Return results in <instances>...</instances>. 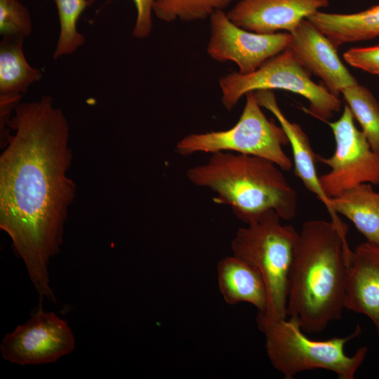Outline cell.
Masks as SVG:
<instances>
[{"label":"cell","mask_w":379,"mask_h":379,"mask_svg":"<svg viewBox=\"0 0 379 379\" xmlns=\"http://www.w3.org/2000/svg\"><path fill=\"white\" fill-rule=\"evenodd\" d=\"M0 156V227L11 237L41 298L55 302L48 265L60 253L76 195L69 177V126L49 95L20 103Z\"/></svg>","instance_id":"cell-1"},{"label":"cell","mask_w":379,"mask_h":379,"mask_svg":"<svg viewBox=\"0 0 379 379\" xmlns=\"http://www.w3.org/2000/svg\"><path fill=\"white\" fill-rule=\"evenodd\" d=\"M347 230L331 220L306 221L299 232L289 274L287 315L309 334L341 319L352 251Z\"/></svg>","instance_id":"cell-2"},{"label":"cell","mask_w":379,"mask_h":379,"mask_svg":"<svg viewBox=\"0 0 379 379\" xmlns=\"http://www.w3.org/2000/svg\"><path fill=\"white\" fill-rule=\"evenodd\" d=\"M283 170L274 162L256 156L218 152L203 164L189 168L188 180L216 194L214 201L230 206L246 225L274 211L281 220L296 215L298 194Z\"/></svg>","instance_id":"cell-3"},{"label":"cell","mask_w":379,"mask_h":379,"mask_svg":"<svg viewBox=\"0 0 379 379\" xmlns=\"http://www.w3.org/2000/svg\"><path fill=\"white\" fill-rule=\"evenodd\" d=\"M256 322L265 335L271 364L285 379L314 369L331 371L339 379H354L367 354L366 347L359 348L351 356L345 352V345L360 335L359 325L345 337L315 340L307 337L291 318L267 319L257 315Z\"/></svg>","instance_id":"cell-4"},{"label":"cell","mask_w":379,"mask_h":379,"mask_svg":"<svg viewBox=\"0 0 379 379\" xmlns=\"http://www.w3.org/2000/svg\"><path fill=\"white\" fill-rule=\"evenodd\" d=\"M274 211L240 227L231 242L233 255L248 262L260 272L267 288V319L287 318L289 274L299 232L281 222Z\"/></svg>","instance_id":"cell-5"},{"label":"cell","mask_w":379,"mask_h":379,"mask_svg":"<svg viewBox=\"0 0 379 379\" xmlns=\"http://www.w3.org/2000/svg\"><path fill=\"white\" fill-rule=\"evenodd\" d=\"M312 73L288 48L270 58L255 71L248 74L230 73L219 81L222 102L230 111L246 93L281 89L304 97L309 102L305 109L316 119L328 123L341 108L339 98L311 79Z\"/></svg>","instance_id":"cell-6"},{"label":"cell","mask_w":379,"mask_h":379,"mask_svg":"<svg viewBox=\"0 0 379 379\" xmlns=\"http://www.w3.org/2000/svg\"><path fill=\"white\" fill-rule=\"evenodd\" d=\"M242 113L232 128L218 131L191 133L175 145L182 157L204 152H231L268 159L283 171L291 169L293 163L284 151L289 144L281 126L270 121L260 109L254 92L246 94Z\"/></svg>","instance_id":"cell-7"},{"label":"cell","mask_w":379,"mask_h":379,"mask_svg":"<svg viewBox=\"0 0 379 379\" xmlns=\"http://www.w3.org/2000/svg\"><path fill=\"white\" fill-rule=\"evenodd\" d=\"M335 139V151L330 157L317 155V161L330 171L319 176L321 187L329 198L364 183L379 185V152L370 146L365 135L354 124L345 105L340 117L327 123Z\"/></svg>","instance_id":"cell-8"},{"label":"cell","mask_w":379,"mask_h":379,"mask_svg":"<svg viewBox=\"0 0 379 379\" xmlns=\"http://www.w3.org/2000/svg\"><path fill=\"white\" fill-rule=\"evenodd\" d=\"M209 18L208 55L218 62H234L240 74L253 72L289 46L288 32L259 34L248 31L233 23L223 10L215 11Z\"/></svg>","instance_id":"cell-9"},{"label":"cell","mask_w":379,"mask_h":379,"mask_svg":"<svg viewBox=\"0 0 379 379\" xmlns=\"http://www.w3.org/2000/svg\"><path fill=\"white\" fill-rule=\"evenodd\" d=\"M74 346L67 322L40 307L25 324L5 335L0 349L4 359L25 366L55 362Z\"/></svg>","instance_id":"cell-10"},{"label":"cell","mask_w":379,"mask_h":379,"mask_svg":"<svg viewBox=\"0 0 379 379\" xmlns=\"http://www.w3.org/2000/svg\"><path fill=\"white\" fill-rule=\"evenodd\" d=\"M328 5V0H239L227 15L250 32L291 33L302 20Z\"/></svg>","instance_id":"cell-11"},{"label":"cell","mask_w":379,"mask_h":379,"mask_svg":"<svg viewBox=\"0 0 379 379\" xmlns=\"http://www.w3.org/2000/svg\"><path fill=\"white\" fill-rule=\"evenodd\" d=\"M290 34L288 48L332 94L338 97L343 89L357 82L341 62L337 48L307 18Z\"/></svg>","instance_id":"cell-12"},{"label":"cell","mask_w":379,"mask_h":379,"mask_svg":"<svg viewBox=\"0 0 379 379\" xmlns=\"http://www.w3.org/2000/svg\"><path fill=\"white\" fill-rule=\"evenodd\" d=\"M254 95L260 106L270 111L284 131L292 149L295 175L307 190L321 201L327 209L331 221L341 229L347 228L334 211L331 198L326 196L321 187L315 166L317 155L313 152L308 136L298 124L291 122L284 116L272 91H255Z\"/></svg>","instance_id":"cell-13"},{"label":"cell","mask_w":379,"mask_h":379,"mask_svg":"<svg viewBox=\"0 0 379 379\" xmlns=\"http://www.w3.org/2000/svg\"><path fill=\"white\" fill-rule=\"evenodd\" d=\"M345 308L367 316L379 335V246L366 241L352 251Z\"/></svg>","instance_id":"cell-14"},{"label":"cell","mask_w":379,"mask_h":379,"mask_svg":"<svg viewBox=\"0 0 379 379\" xmlns=\"http://www.w3.org/2000/svg\"><path fill=\"white\" fill-rule=\"evenodd\" d=\"M220 292L228 305L247 302L265 312L267 293L260 271L243 259L234 255L225 257L217 265Z\"/></svg>","instance_id":"cell-15"},{"label":"cell","mask_w":379,"mask_h":379,"mask_svg":"<svg viewBox=\"0 0 379 379\" xmlns=\"http://www.w3.org/2000/svg\"><path fill=\"white\" fill-rule=\"evenodd\" d=\"M338 49L341 45L379 36V5L354 13L317 11L307 18Z\"/></svg>","instance_id":"cell-16"},{"label":"cell","mask_w":379,"mask_h":379,"mask_svg":"<svg viewBox=\"0 0 379 379\" xmlns=\"http://www.w3.org/2000/svg\"><path fill=\"white\" fill-rule=\"evenodd\" d=\"M334 211L350 220L366 241L379 246V192L364 183L331 198Z\"/></svg>","instance_id":"cell-17"},{"label":"cell","mask_w":379,"mask_h":379,"mask_svg":"<svg viewBox=\"0 0 379 379\" xmlns=\"http://www.w3.org/2000/svg\"><path fill=\"white\" fill-rule=\"evenodd\" d=\"M24 38L3 36L0 43V98L20 100L29 86L42 77L27 62Z\"/></svg>","instance_id":"cell-18"},{"label":"cell","mask_w":379,"mask_h":379,"mask_svg":"<svg viewBox=\"0 0 379 379\" xmlns=\"http://www.w3.org/2000/svg\"><path fill=\"white\" fill-rule=\"evenodd\" d=\"M341 93L371 147L379 152V102L366 87L358 82L345 88Z\"/></svg>","instance_id":"cell-19"},{"label":"cell","mask_w":379,"mask_h":379,"mask_svg":"<svg viewBox=\"0 0 379 379\" xmlns=\"http://www.w3.org/2000/svg\"><path fill=\"white\" fill-rule=\"evenodd\" d=\"M59 18L60 33L53 52L54 59L74 53L85 42L84 36L77 29V22L93 0H54Z\"/></svg>","instance_id":"cell-20"},{"label":"cell","mask_w":379,"mask_h":379,"mask_svg":"<svg viewBox=\"0 0 379 379\" xmlns=\"http://www.w3.org/2000/svg\"><path fill=\"white\" fill-rule=\"evenodd\" d=\"M234 0H155L153 13L164 22L203 20Z\"/></svg>","instance_id":"cell-21"},{"label":"cell","mask_w":379,"mask_h":379,"mask_svg":"<svg viewBox=\"0 0 379 379\" xmlns=\"http://www.w3.org/2000/svg\"><path fill=\"white\" fill-rule=\"evenodd\" d=\"M32 32L28 9L18 0H0V33L2 36L25 38Z\"/></svg>","instance_id":"cell-22"},{"label":"cell","mask_w":379,"mask_h":379,"mask_svg":"<svg viewBox=\"0 0 379 379\" xmlns=\"http://www.w3.org/2000/svg\"><path fill=\"white\" fill-rule=\"evenodd\" d=\"M343 58L352 67L379 75V45L350 48Z\"/></svg>","instance_id":"cell-23"},{"label":"cell","mask_w":379,"mask_h":379,"mask_svg":"<svg viewBox=\"0 0 379 379\" xmlns=\"http://www.w3.org/2000/svg\"><path fill=\"white\" fill-rule=\"evenodd\" d=\"M135 4L137 15L132 35L135 38L145 39L152 32L154 4L155 0H133Z\"/></svg>","instance_id":"cell-24"}]
</instances>
